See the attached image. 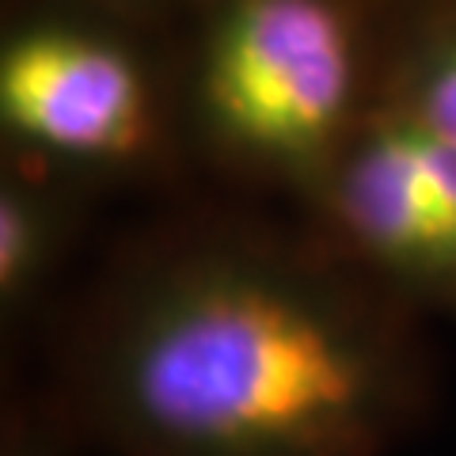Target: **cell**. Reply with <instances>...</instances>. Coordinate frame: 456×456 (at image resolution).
Wrapping results in <instances>:
<instances>
[{
	"instance_id": "6",
	"label": "cell",
	"mask_w": 456,
	"mask_h": 456,
	"mask_svg": "<svg viewBox=\"0 0 456 456\" xmlns=\"http://www.w3.org/2000/svg\"><path fill=\"white\" fill-rule=\"evenodd\" d=\"M388 107L430 134L456 141V23L419 53V61H411Z\"/></svg>"
},
{
	"instance_id": "4",
	"label": "cell",
	"mask_w": 456,
	"mask_h": 456,
	"mask_svg": "<svg viewBox=\"0 0 456 456\" xmlns=\"http://www.w3.org/2000/svg\"><path fill=\"white\" fill-rule=\"evenodd\" d=\"M0 122L16 145L65 167H130L152 145L141 69L114 42L35 27L0 53Z\"/></svg>"
},
{
	"instance_id": "2",
	"label": "cell",
	"mask_w": 456,
	"mask_h": 456,
	"mask_svg": "<svg viewBox=\"0 0 456 456\" xmlns=\"http://www.w3.org/2000/svg\"><path fill=\"white\" fill-rule=\"evenodd\" d=\"M358 46L335 0H232L198 77V118L228 164L323 187L358 134Z\"/></svg>"
},
{
	"instance_id": "3",
	"label": "cell",
	"mask_w": 456,
	"mask_h": 456,
	"mask_svg": "<svg viewBox=\"0 0 456 456\" xmlns=\"http://www.w3.org/2000/svg\"><path fill=\"white\" fill-rule=\"evenodd\" d=\"M331 248L407 308L456 320V141L384 107L312 194Z\"/></svg>"
},
{
	"instance_id": "1",
	"label": "cell",
	"mask_w": 456,
	"mask_h": 456,
	"mask_svg": "<svg viewBox=\"0 0 456 456\" xmlns=\"http://www.w3.org/2000/svg\"><path fill=\"white\" fill-rule=\"evenodd\" d=\"M434 395L411 308L338 251L202 236L99 305L53 415L107 456H392Z\"/></svg>"
},
{
	"instance_id": "5",
	"label": "cell",
	"mask_w": 456,
	"mask_h": 456,
	"mask_svg": "<svg viewBox=\"0 0 456 456\" xmlns=\"http://www.w3.org/2000/svg\"><path fill=\"white\" fill-rule=\"evenodd\" d=\"M65 244V202L46 183L4 175L0 183V308L20 316L53 274Z\"/></svg>"
},
{
	"instance_id": "7",
	"label": "cell",
	"mask_w": 456,
	"mask_h": 456,
	"mask_svg": "<svg viewBox=\"0 0 456 456\" xmlns=\"http://www.w3.org/2000/svg\"><path fill=\"white\" fill-rule=\"evenodd\" d=\"M0 456H69L65 422L31 403H12L0 430Z\"/></svg>"
}]
</instances>
